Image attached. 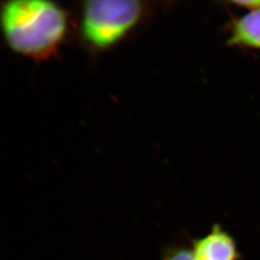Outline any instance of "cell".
<instances>
[{
	"label": "cell",
	"mask_w": 260,
	"mask_h": 260,
	"mask_svg": "<svg viewBox=\"0 0 260 260\" xmlns=\"http://www.w3.org/2000/svg\"><path fill=\"white\" fill-rule=\"evenodd\" d=\"M8 46L19 54L43 58L56 51L67 30L66 13L48 0H10L1 7Z\"/></svg>",
	"instance_id": "obj_1"
},
{
	"label": "cell",
	"mask_w": 260,
	"mask_h": 260,
	"mask_svg": "<svg viewBox=\"0 0 260 260\" xmlns=\"http://www.w3.org/2000/svg\"><path fill=\"white\" fill-rule=\"evenodd\" d=\"M193 252L194 260H238L239 257L235 240L217 225L197 241Z\"/></svg>",
	"instance_id": "obj_3"
},
{
	"label": "cell",
	"mask_w": 260,
	"mask_h": 260,
	"mask_svg": "<svg viewBox=\"0 0 260 260\" xmlns=\"http://www.w3.org/2000/svg\"><path fill=\"white\" fill-rule=\"evenodd\" d=\"M228 43L260 49V9L250 10L236 20Z\"/></svg>",
	"instance_id": "obj_4"
},
{
	"label": "cell",
	"mask_w": 260,
	"mask_h": 260,
	"mask_svg": "<svg viewBox=\"0 0 260 260\" xmlns=\"http://www.w3.org/2000/svg\"><path fill=\"white\" fill-rule=\"evenodd\" d=\"M167 260H194V252L187 248H179L173 251Z\"/></svg>",
	"instance_id": "obj_5"
},
{
	"label": "cell",
	"mask_w": 260,
	"mask_h": 260,
	"mask_svg": "<svg viewBox=\"0 0 260 260\" xmlns=\"http://www.w3.org/2000/svg\"><path fill=\"white\" fill-rule=\"evenodd\" d=\"M233 4L239 7L248 8L250 10L260 9V0H250V1H235Z\"/></svg>",
	"instance_id": "obj_6"
},
{
	"label": "cell",
	"mask_w": 260,
	"mask_h": 260,
	"mask_svg": "<svg viewBox=\"0 0 260 260\" xmlns=\"http://www.w3.org/2000/svg\"><path fill=\"white\" fill-rule=\"evenodd\" d=\"M137 0H91L83 8L82 32L93 47L106 48L120 41L143 14Z\"/></svg>",
	"instance_id": "obj_2"
}]
</instances>
